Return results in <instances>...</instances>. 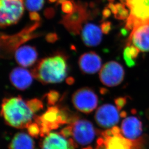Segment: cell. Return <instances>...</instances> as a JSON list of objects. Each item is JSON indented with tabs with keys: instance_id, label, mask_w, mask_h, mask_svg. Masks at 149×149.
<instances>
[{
	"instance_id": "6da1fadb",
	"label": "cell",
	"mask_w": 149,
	"mask_h": 149,
	"mask_svg": "<svg viewBox=\"0 0 149 149\" xmlns=\"http://www.w3.org/2000/svg\"><path fill=\"white\" fill-rule=\"evenodd\" d=\"M31 73L33 77L42 84L61 82L67 75L66 56L58 54L42 59L33 68Z\"/></svg>"
},
{
	"instance_id": "7a4b0ae2",
	"label": "cell",
	"mask_w": 149,
	"mask_h": 149,
	"mask_svg": "<svg viewBox=\"0 0 149 149\" xmlns=\"http://www.w3.org/2000/svg\"><path fill=\"white\" fill-rule=\"evenodd\" d=\"M33 114L20 96L3 99L1 115L9 126L18 129L27 128L34 118Z\"/></svg>"
},
{
	"instance_id": "3957f363",
	"label": "cell",
	"mask_w": 149,
	"mask_h": 149,
	"mask_svg": "<svg viewBox=\"0 0 149 149\" xmlns=\"http://www.w3.org/2000/svg\"><path fill=\"white\" fill-rule=\"evenodd\" d=\"M130 11L126 21L127 30L142 24H149V0H120Z\"/></svg>"
},
{
	"instance_id": "277c9868",
	"label": "cell",
	"mask_w": 149,
	"mask_h": 149,
	"mask_svg": "<svg viewBox=\"0 0 149 149\" xmlns=\"http://www.w3.org/2000/svg\"><path fill=\"white\" fill-rule=\"evenodd\" d=\"M101 135L97 139L96 149H135V142L123 136L117 127L102 132Z\"/></svg>"
},
{
	"instance_id": "5b68a950",
	"label": "cell",
	"mask_w": 149,
	"mask_h": 149,
	"mask_svg": "<svg viewBox=\"0 0 149 149\" xmlns=\"http://www.w3.org/2000/svg\"><path fill=\"white\" fill-rule=\"evenodd\" d=\"M23 0H0V24L1 28L17 24L24 13Z\"/></svg>"
},
{
	"instance_id": "8992f818",
	"label": "cell",
	"mask_w": 149,
	"mask_h": 149,
	"mask_svg": "<svg viewBox=\"0 0 149 149\" xmlns=\"http://www.w3.org/2000/svg\"><path fill=\"white\" fill-rule=\"evenodd\" d=\"M72 102L78 110L87 114L96 109L99 99L93 90L84 87L75 91L72 96Z\"/></svg>"
},
{
	"instance_id": "52a82bcc",
	"label": "cell",
	"mask_w": 149,
	"mask_h": 149,
	"mask_svg": "<svg viewBox=\"0 0 149 149\" xmlns=\"http://www.w3.org/2000/svg\"><path fill=\"white\" fill-rule=\"evenodd\" d=\"M125 70L122 65L116 61H110L101 67L99 77L105 86L112 87L118 86L124 80Z\"/></svg>"
},
{
	"instance_id": "ba28073f",
	"label": "cell",
	"mask_w": 149,
	"mask_h": 149,
	"mask_svg": "<svg viewBox=\"0 0 149 149\" xmlns=\"http://www.w3.org/2000/svg\"><path fill=\"white\" fill-rule=\"evenodd\" d=\"M73 134L75 142L82 145L90 143L94 139L96 131L93 124L86 119H78L72 124Z\"/></svg>"
},
{
	"instance_id": "9c48e42d",
	"label": "cell",
	"mask_w": 149,
	"mask_h": 149,
	"mask_svg": "<svg viewBox=\"0 0 149 149\" xmlns=\"http://www.w3.org/2000/svg\"><path fill=\"white\" fill-rule=\"evenodd\" d=\"M74 9L70 14L65 16L62 23L70 32L79 34L82 30V23L85 21L89 16L86 12V5L76 4L74 3Z\"/></svg>"
},
{
	"instance_id": "30bf717a",
	"label": "cell",
	"mask_w": 149,
	"mask_h": 149,
	"mask_svg": "<svg viewBox=\"0 0 149 149\" xmlns=\"http://www.w3.org/2000/svg\"><path fill=\"white\" fill-rule=\"evenodd\" d=\"M119 110L110 104L103 105L97 108L95 119L98 125L103 128L113 127L118 124L120 119Z\"/></svg>"
},
{
	"instance_id": "8fae6325",
	"label": "cell",
	"mask_w": 149,
	"mask_h": 149,
	"mask_svg": "<svg viewBox=\"0 0 149 149\" xmlns=\"http://www.w3.org/2000/svg\"><path fill=\"white\" fill-rule=\"evenodd\" d=\"M127 45H133L142 52L149 51V24H142L133 29Z\"/></svg>"
},
{
	"instance_id": "7c38bea8",
	"label": "cell",
	"mask_w": 149,
	"mask_h": 149,
	"mask_svg": "<svg viewBox=\"0 0 149 149\" xmlns=\"http://www.w3.org/2000/svg\"><path fill=\"white\" fill-rule=\"evenodd\" d=\"M42 149H75L76 142L73 139H66L60 133H50L41 144Z\"/></svg>"
},
{
	"instance_id": "4fadbf2b",
	"label": "cell",
	"mask_w": 149,
	"mask_h": 149,
	"mask_svg": "<svg viewBox=\"0 0 149 149\" xmlns=\"http://www.w3.org/2000/svg\"><path fill=\"white\" fill-rule=\"evenodd\" d=\"M78 65L84 73L94 74L101 69L102 60L96 52L90 51L84 53L80 57Z\"/></svg>"
},
{
	"instance_id": "5bb4252c",
	"label": "cell",
	"mask_w": 149,
	"mask_h": 149,
	"mask_svg": "<svg viewBox=\"0 0 149 149\" xmlns=\"http://www.w3.org/2000/svg\"><path fill=\"white\" fill-rule=\"evenodd\" d=\"M32 73L23 67L15 68L9 75V79L12 84L17 89L24 91L28 89L33 83Z\"/></svg>"
},
{
	"instance_id": "9a60e30c",
	"label": "cell",
	"mask_w": 149,
	"mask_h": 149,
	"mask_svg": "<svg viewBox=\"0 0 149 149\" xmlns=\"http://www.w3.org/2000/svg\"><path fill=\"white\" fill-rule=\"evenodd\" d=\"M15 57L18 65L24 67H28L36 62L38 53L35 47L30 45H24L17 48Z\"/></svg>"
},
{
	"instance_id": "2e32d148",
	"label": "cell",
	"mask_w": 149,
	"mask_h": 149,
	"mask_svg": "<svg viewBox=\"0 0 149 149\" xmlns=\"http://www.w3.org/2000/svg\"><path fill=\"white\" fill-rule=\"evenodd\" d=\"M81 38L86 46H97L102 40V32L101 28L98 26L91 23H87L82 28Z\"/></svg>"
},
{
	"instance_id": "e0dca14e",
	"label": "cell",
	"mask_w": 149,
	"mask_h": 149,
	"mask_svg": "<svg viewBox=\"0 0 149 149\" xmlns=\"http://www.w3.org/2000/svg\"><path fill=\"white\" fill-rule=\"evenodd\" d=\"M121 131L125 138L130 141H135L141 134L142 122L136 117L126 118L121 124Z\"/></svg>"
},
{
	"instance_id": "ac0fdd59",
	"label": "cell",
	"mask_w": 149,
	"mask_h": 149,
	"mask_svg": "<svg viewBox=\"0 0 149 149\" xmlns=\"http://www.w3.org/2000/svg\"><path fill=\"white\" fill-rule=\"evenodd\" d=\"M34 142L28 135L18 133L15 135L9 145V149H34Z\"/></svg>"
},
{
	"instance_id": "d6986e66",
	"label": "cell",
	"mask_w": 149,
	"mask_h": 149,
	"mask_svg": "<svg viewBox=\"0 0 149 149\" xmlns=\"http://www.w3.org/2000/svg\"><path fill=\"white\" fill-rule=\"evenodd\" d=\"M141 51L133 45H127L124 51V59L128 67H133L136 64V60Z\"/></svg>"
},
{
	"instance_id": "ffe728a7",
	"label": "cell",
	"mask_w": 149,
	"mask_h": 149,
	"mask_svg": "<svg viewBox=\"0 0 149 149\" xmlns=\"http://www.w3.org/2000/svg\"><path fill=\"white\" fill-rule=\"evenodd\" d=\"M27 9L31 12L41 10L44 6L45 0H23Z\"/></svg>"
},
{
	"instance_id": "44dd1931",
	"label": "cell",
	"mask_w": 149,
	"mask_h": 149,
	"mask_svg": "<svg viewBox=\"0 0 149 149\" xmlns=\"http://www.w3.org/2000/svg\"><path fill=\"white\" fill-rule=\"evenodd\" d=\"M117 13L114 15L116 19L121 20H127L130 15V11L127 6L122 3H117L116 4Z\"/></svg>"
},
{
	"instance_id": "7402d4cb",
	"label": "cell",
	"mask_w": 149,
	"mask_h": 149,
	"mask_svg": "<svg viewBox=\"0 0 149 149\" xmlns=\"http://www.w3.org/2000/svg\"><path fill=\"white\" fill-rule=\"evenodd\" d=\"M26 103L29 108L34 113L37 112L40 110H42L44 108L42 102L39 99H32L31 100H28Z\"/></svg>"
},
{
	"instance_id": "603a6c76",
	"label": "cell",
	"mask_w": 149,
	"mask_h": 149,
	"mask_svg": "<svg viewBox=\"0 0 149 149\" xmlns=\"http://www.w3.org/2000/svg\"><path fill=\"white\" fill-rule=\"evenodd\" d=\"M60 94L58 91L51 90L46 94V98L48 105L53 106L58 101Z\"/></svg>"
},
{
	"instance_id": "cb8c5ba5",
	"label": "cell",
	"mask_w": 149,
	"mask_h": 149,
	"mask_svg": "<svg viewBox=\"0 0 149 149\" xmlns=\"http://www.w3.org/2000/svg\"><path fill=\"white\" fill-rule=\"evenodd\" d=\"M29 134L33 138H37L39 135H41V129L39 125L36 122H31L27 127Z\"/></svg>"
},
{
	"instance_id": "d4e9b609",
	"label": "cell",
	"mask_w": 149,
	"mask_h": 149,
	"mask_svg": "<svg viewBox=\"0 0 149 149\" xmlns=\"http://www.w3.org/2000/svg\"><path fill=\"white\" fill-rule=\"evenodd\" d=\"M74 6L73 3L70 1H67L64 2L61 6V9L64 13H66L68 14H70L72 13L74 10Z\"/></svg>"
},
{
	"instance_id": "484cf974",
	"label": "cell",
	"mask_w": 149,
	"mask_h": 149,
	"mask_svg": "<svg viewBox=\"0 0 149 149\" xmlns=\"http://www.w3.org/2000/svg\"><path fill=\"white\" fill-rule=\"evenodd\" d=\"M64 138H69V136H72L73 134V127L72 124L68 125L63 128L59 133Z\"/></svg>"
},
{
	"instance_id": "4316f807",
	"label": "cell",
	"mask_w": 149,
	"mask_h": 149,
	"mask_svg": "<svg viewBox=\"0 0 149 149\" xmlns=\"http://www.w3.org/2000/svg\"><path fill=\"white\" fill-rule=\"evenodd\" d=\"M100 28L102 33L108 34L111 30V23L108 21H104L100 25Z\"/></svg>"
},
{
	"instance_id": "83f0119b",
	"label": "cell",
	"mask_w": 149,
	"mask_h": 149,
	"mask_svg": "<svg viewBox=\"0 0 149 149\" xmlns=\"http://www.w3.org/2000/svg\"><path fill=\"white\" fill-rule=\"evenodd\" d=\"M127 98H125V97H119V98H117L115 99L116 107L119 110H122V108H124V106L127 104Z\"/></svg>"
},
{
	"instance_id": "f1b7e54d",
	"label": "cell",
	"mask_w": 149,
	"mask_h": 149,
	"mask_svg": "<svg viewBox=\"0 0 149 149\" xmlns=\"http://www.w3.org/2000/svg\"><path fill=\"white\" fill-rule=\"evenodd\" d=\"M45 39L48 42L53 43L58 40V36L56 33L51 32L47 34Z\"/></svg>"
},
{
	"instance_id": "f546056e",
	"label": "cell",
	"mask_w": 149,
	"mask_h": 149,
	"mask_svg": "<svg viewBox=\"0 0 149 149\" xmlns=\"http://www.w3.org/2000/svg\"><path fill=\"white\" fill-rule=\"evenodd\" d=\"M55 14V10L52 7L47 8L44 11V15L48 19L53 18L54 17Z\"/></svg>"
},
{
	"instance_id": "4dcf8cb0",
	"label": "cell",
	"mask_w": 149,
	"mask_h": 149,
	"mask_svg": "<svg viewBox=\"0 0 149 149\" xmlns=\"http://www.w3.org/2000/svg\"><path fill=\"white\" fill-rule=\"evenodd\" d=\"M111 10L108 7H105L104 9L102 10V21H104V20L108 18L111 15Z\"/></svg>"
},
{
	"instance_id": "1f68e13d",
	"label": "cell",
	"mask_w": 149,
	"mask_h": 149,
	"mask_svg": "<svg viewBox=\"0 0 149 149\" xmlns=\"http://www.w3.org/2000/svg\"><path fill=\"white\" fill-rule=\"evenodd\" d=\"M30 18L33 21H39L41 20V17L38 13L36 12H31L29 14Z\"/></svg>"
},
{
	"instance_id": "d6a6232c",
	"label": "cell",
	"mask_w": 149,
	"mask_h": 149,
	"mask_svg": "<svg viewBox=\"0 0 149 149\" xmlns=\"http://www.w3.org/2000/svg\"><path fill=\"white\" fill-rule=\"evenodd\" d=\"M108 7L111 10V12L114 14V15L116 14L117 9L116 4H114L113 3H110L108 4Z\"/></svg>"
},
{
	"instance_id": "836d02e7",
	"label": "cell",
	"mask_w": 149,
	"mask_h": 149,
	"mask_svg": "<svg viewBox=\"0 0 149 149\" xmlns=\"http://www.w3.org/2000/svg\"><path fill=\"white\" fill-rule=\"evenodd\" d=\"M66 82L68 84L72 85L74 82V79L72 77H68L66 79Z\"/></svg>"
},
{
	"instance_id": "e575fe53",
	"label": "cell",
	"mask_w": 149,
	"mask_h": 149,
	"mask_svg": "<svg viewBox=\"0 0 149 149\" xmlns=\"http://www.w3.org/2000/svg\"><path fill=\"white\" fill-rule=\"evenodd\" d=\"M67 1V0H57L56 5V6H58V5H59V4H62L64 2Z\"/></svg>"
},
{
	"instance_id": "d590c367",
	"label": "cell",
	"mask_w": 149,
	"mask_h": 149,
	"mask_svg": "<svg viewBox=\"0 0 149 149\" xmlns=\"http://www.w3.org/2000/svg\"><path fill=\"white\" fill-rule=\"evenodd\" d=\"M89 6H90V7H91V8H94V7L95 6V4L94 3L91 2V3H90Z\"/></svg>"
},
{
	"instance_id": "8d00e7d4",
	"label": "cell",
	"mask_w": 149,
	"mask_h": 149,
	"mask_svg": "<svg viewBox=\"0 0 149 149\" xmlns=\"http://www.w3.org/2000/svg\"><path fill=\"white\" fill-rule=\"evenodd\" d=\"M49 2L50 3H55L56 1H57V0H48Z\"/></svg>"
},
{
	"instance_id": "74e56055",
	"label": "cell",
	"mask_w": 149,
	"mask_h": 149,
	"mask_svg": "<svg viewBox=\"0 0 149 149\" xmlns=\"http://www.w3.org/2000/svg\"><path fill=\"white\" fill-rule=\"evenodd\" d=\"M108 1L110 2V3H113V2H114V1H115V0H108Z\"/></svg>"
},
{
	"instance_id": "f35d334b",
	"label": "cell",
	"mask_w": 149,
	"mask_h": 149,
	"mask_svg": "<svg viewBox=\"0 0 149 149\" xmlns=\"http://www.w3.org/2000/svg\"><path fill=\"white\" fill-rule=\"evenodd\" d=\"M93 149L91 147H87V148H84V149Z\"/></svg>"
}]
</instances>
